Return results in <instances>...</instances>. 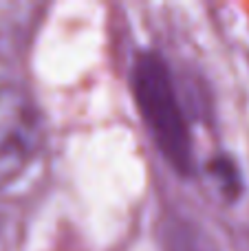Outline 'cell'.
Wrapping results in <instances>:
<instances>
[{"instance_id":"277c9868","label":"cell","mask_w":249,"mask_h":251,"mask_svg":"<svg viewBox=\"0 0 249 251\" xmlns=\"http://www.w3.org/2000/svg\"><path fill=\"white\" fill-rule=\"evenodd\" d=\"M0 251H4V243H2V234H0Z\"/></svg>"},{"instance_id":"7a4b0ae2","label":"cell","mask_w":249,"mask_h":251,"mask_svg":"<svg viewBox=\"0 0 249 251\" xmlns=\"http://www.w3.org/2000/svg\"><path fill=\"white\" fill-rule=\"evenodd\" d=\"M44 148V117L35 97L16 82L0 84V190L16 185Z\"/></svg>"},{"instance_id":"3957f363","label":"cell","mask_w":249,"mask_h":251,"mask_svg":"<svg viewBox=\"0 0 249 251\" xmlns=\"http://www.w3.org/2000/svg\"><path fill=\"white\" fill-rule=\"evenodd\" d=\"M207 172H210V178L216 183V187L221 190V194L225 199L234 201L241 196L243 192V176L238 165L234 163L232 156L219 154L207 163Z\"/></svg>"},{"instance_id":"6da1fadb","label":"cell","mask_w":249,"mask_h":251,"mask_svg":"<svg viewBox=\"0 0 249 251\" xmlns=\"http://www.w3.org/2000/svg\"><path fill=\"white\" fill-rule=\"evenodd\" d=\"M130 88L146 130L166 163L181 176H190L194 172L192 130L166 57L157 51L137 53Z\"/></svg>"}]
</instances>
